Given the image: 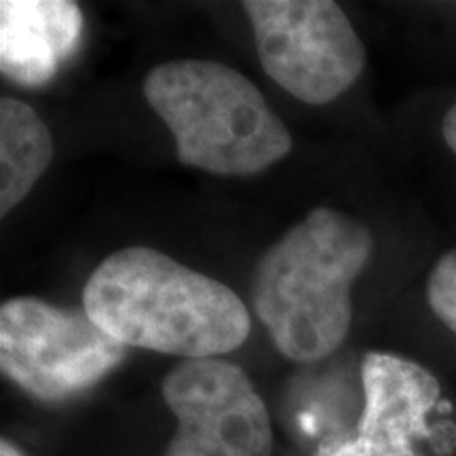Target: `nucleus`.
I'll return each instance as SVG.
<instances>
[{"label": "nucleus", "instance_id": "obj_1", "mask_svg": "<svg viewBox=\"0 0 456 456\" xmlns=\"http://www.w3.org/2000/svg\"><path fill=\"white\" fill-rule=\"evenodd\" d=\"M83 309L123 346L214 359L248 340L252 319L243 300L146 245H129L100 262L83 289Z\"/></svg>", "mask_w": 456, "mask_h": 456}, {"label": "nucleus", "instance_id": "obj_2", "mask_svg": "<svg viewBox=\"0 0 456 456\" xmlns=\"http://www.w3.org/2000/svg\"><path fill=\"white\" fill-rule=\"evenodd\" d=\"M370 256L368 226L332 208H313L262 254L252 305L283 357L313 363L345 342L351 288Z\"/></svg>", "mask_w": 456, "mask_h": 456}, {"label": "nucleus", "instance_id": "obj_3", "mask_svg": "<svg viewBox=\"0 0 456 456\" xmlns=\"http://www.w3.org/2000/svg\"><path fill=\"white\" fill-rule=\"evenodd\" d=\"M142 91L186 167L248 178L292 152V134L260 89L222 61H165L146 74Z\"/></svg>", "mask_w": 456, "mask_h": 456}, {"label": "nucleus", "instance_id": "obj_4", "mask_svg": "<svg viewBox=\"0 0 456 456\" xmlns=\"http://www.w3.org/2000/svg\"><path fill=\"white\" fill-rule=\"evenodd\" d=\"M127 355L85 309L20 296L0 306V368L43 402H61L98 385Z\"/></svg>", "mask_w": 456, "mask_h": 456}, {"label": "nucleus", "instance_id": "obj_5", "mask_svg": "<svg viewBox=\"0 0 456 456\" xmlns=\"http://www.w3.org/2000/svg\"><path fill=\"white\" fill-rule=\"evenodd\" d=\"M265 72L296 100L323 106L346 94L366 68V47L330 0H248Z\"/></svg>", "mask_w": 456, "mask_h": 456}, {"label": "nucleus", "instance_id": "obj_6", "mask_svg": "<svg viewBox=\"0 0 456 456\" xmlns=\"http://www.w3.org/2000/svg\"><path fill=\"white\" fill-rule=\"evenodd\" d=\"M175 419L163 456H271L269 410L248 374L224 359H184L161 383Z\"/></svg>", "mask_w": 456, "mask_h": 456}, {"label": "nucleus", "instance_id": "obj_7", "mask_svg": "<svg viewBox=\"0 0 456 456\" xmlns=\"http://www.w3.org/2000/svg\"><path fill=\"white\" fill-rule=\"evenodd\" d=\"M363 412L353 431L328 436L315 456H420L419 440L429 437L427 416L440 399L429 370L383 351L362 362Z\"/></svg>", "mask_w": 456, "mask_h": 456}, {"label": "nucleus", "instance_id": "obj_8", "mask_svg": "<svg viewBox=\"0 0 456 456\" xmlns=\"http://www.w3.org/2000/svg\"><path fill=\"white\" fill-rule=\"evenodd\" d=\"M81 7L70 0L0 3V70L21 87H43L77 53Z\"/></svg>", "mask_w": 456, "mask_h": 456}, {"label": "nucleus", "instance_id": "obj_9", "mask_svg": "<svg viewBox=\"0 0 456 456\" xmlns=\"http://www.w3.org/2000/svg\"><path fill=\"white\" fill-rule=\"evenodd\" d=\"M53 159L51 131L32 106L0 100V216L20 205Z\"/></svg>", "mask_w": 456, "mask_h": 456}, {"label": "nucleus", "instance_id": "obj_10", "mask_svg": "<svg viewBox=\"0 0 456 456\" xmlns=\"http://www.w3.org/2000/svg\"><path fill=\"white\" fill-rule=\"evenodd\" d=\"M427 302L433 315L456 334V249L436 262L427 279Z\"/></svg>", "mask_w": 456, "mask_h": 456}, {"label": "nucleus", "instance_id": "obj_11", "mask_svg": "<svg viewBox=\"0 0 456 456\" xmlns=\"http://www.w3.org/2000/svg\"><path fill=\"white\" fill-rule=\"evenodd\" d=\"M442 134H444V140H446L448 148L456 155V104L450 106L446 117H444Z\"/></svg>", "mask_w": 456, "mask_h": 456}, {"label": "nucleus", "instance_id": "obj_12", "mask_svg": "<svg viewBox=\"0 0 456 456\" xmlns=\"http://www.w3.org/2000/svg\"><path fill=\"white\" fill-rule=\"evenodd\" d=\"M0 456H26V454L21 452L15 444H11L9 440H3L0 442Z\"/></svg>", "mask_w": 456, "mask_h": 456}]
</instances>
